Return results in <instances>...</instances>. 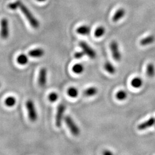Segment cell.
Here are the masks:
<instances>
[{"label": "cell", "mask_w": 155, "mask_h": 155, "mask_svg": "<svg viewBox=\"0 0 155 155\" xmlns=\"http://www.w3.org/2000/svg\"><path fill=\"white\" fill-rule=\"evenodd\" d=\"M19 8L21 9L22 13L27 18L31 25L34 28H38L40 25L38 20L35 18V17L33 16V14L28 9V8L22 4V2H20Z\"/></svg>", "instance_id": "cell-1"}, {"label": "cell", "mask_w": 155, "mask_h": 155, "mask_svg": "<svg viewBox=\"0 0 155 155\" xmlns=\"http://www.w3.org/2000/svg\"><path fill=\"white\" fill-rule=\"evenodd\" d=\"M26 107L28 111V117L30 121L35 122L38 120V113L32 100H29L26 102Z\"/></svg>", "instance_id": "cell-2"}, {"label": "cell", "mask_w": 155, "mask_h": 155, "mask_svg": "<svg viewBox=\"0 0 155 155\" xmlns=\"http://www.w3.org/2000/svg\"><path fill=\"white\" fill-rule=\"evenodd\" d=\"M64 120L67 127L70 129L71 133H72L74 136H79L81 132L80 129L76 124V123L73 120L72 118L69 116H67L64 117Z\"/></svg>", "instance_id": "cell-3"}, {"label": "cell", "mask_w": 155, "mask_h": 155, "mask_svg": "<svg viewBox=\"0 0 155 155\" xmlns=\"http://www.w3.org/2000/svg\"><path fill=\"white\" fill-rule=\"evenodd\" d=\"M66 110V106L61 104L59 105L57 107V111L56 114L55 124L57 127H61L62 121L64 118V114Z\"/></svg>", "instance_id": "cell-4"}, {"label": "cell", "mask_w": 155, "mask_h": 155, "mask_svg": "<svg viewBox=\"0 0 155 155\" xmlns=\"http://www.w3.org/2000/svg\"><path fill=\"white\" fill-rule=\"evenodd\" d=\"M1 31L0 36L4 39L8 38L9 35V22L6 18H3L1 20Z\"/></svg>", "instance_id": "cell-5"}, {"label": "cell", "mask_w": 155, "mask_h": 155, "mask_svg": "<svg viewBox=\"0 0 155 155\" xmlns=\"http://www.w3.org/2000/svg\"><path fill=\"white\" fill-rule=\"evenodd\" d=\"M110 47L114 59L116 61H120V60L121 59V55L119 50V47L117 42L116 41H111Z\"/></svg>", "instance_id": "cell-6"}, {"label": "cell", "mask_w": 155, "mask_h": 155, "mask_svg": "<svg viewBox=\"0 0 155 155\" xmlns=\"http://www.w3.org/2000/svg\"><path fill=\"white\" fill-rule=\"evenodd\" d=\"M79 46L82 48V51L84 52L85 55L88 56L91 59H95L96 57V53L94 50L90 47L84 41H81L79 43Z\"/></svg>", "instance_id": "cell-7"}, {"label": "cell", "mask_w": 155, "mask_h": 155, "mask_svg": "<svg viewBox=\"0 0 155 155\" xmlns=\"http://www.w3.org/2000/svg\"><path fill=\"white\" fill-rule=\"evenodd\" d=\"M47 70L45 68L40 69L38 78V83L40 87H45L47 83Z\"/></svg>", "instance_id": "cell-8"}, {"label": "cell", "mask_w": 155, "mask_h": 155, "mask_svg": "<svg viewBox=\"0 0 155 155\" xmlns=\"http://www.w3.org/2000/svg\"><path fill=\"white\" fill-rule=\"evenodd\" d=\"M155 124V118L154 117H151L147 121L139 124L137 129L139 130H144L148 128L153 127Z\"/></svg>", "instance_id": "cell-9"}, {"label": "cell", "mask_w": 155, "mask_h": 155, "mask_svg": "<svg viewBox=\"0 0 155 155\" xmlns=\"http://www.w3.org/2000/svg\"><path fill=\"white\" fill-rule=\"evenodd\" d=\"M155 41V36L150 35L143 39H141L140 41V44L142 46H147L149 45H152Z\"/></svg>", "instance_id": "cell-10"}, {"label": "cell", "mask_w": 155, "mask_h": 155, "mask_svg": "<svg viewBox=\"0 0 155 155\" xmlns=\"http://www.w3.org/2000/svg\"><path fill=\"white\" fill-rule=\"evenodd\" d=\"M126 11L124 8H120L117 11L112 18V20L114 22H118L125 15Z\"/></svg>", "instance_id": "cell-11"}, {"label": "cell", "mask_w": 155, "mask_h": 155, "mask_svg": "<svg viewBox=\"0 0 155 155\" xmlns=\"http://www.w3.org/2000/svg\"><path fill=\"white\" fill-rule=\"evenodd\" d=\"M45 51L41 48L31 50L28 52L29 55L32 58H41L45 55Z\"/></svg>", "instance_id": "cell-12"}, {"label": "cell", "mask_w": 155, "mask_h": 155, "mask_svg": "<svg viewBox=\"0 0 155 155\" xmlns=\"http://www.w3.org/2000/svg\"><path fill=\"white\" fill-rule=\"evenodd\" d=\"M90 32H91V28L87 25L81 26L78 27L77 29V33L81 35H84V36L88 35L89 33H90Z\"/></svg>", "instance_id": "cell-13"}, {"label": "cell", "mask_w": 155, "mask_h": 155, "mask_svg": "<svg viewBox=\"0 0 155 155\" xmlns=\"http://www.w3.org/2000/svg\"><path fill=\"white\" fill-rule=\"evenodd\" d=\"M131 85L133 87L136 89L141 88L143 85V81L141 78H134L131 81Z\"/></svg>", "instance_id": "cell-14"}, {"label": "cell", "mask_w": 155, "mask_h": 155, "mask_svg": "<svg viewBox=\"0 0 155 155\" xmlns=\"http://www.w3.org/2000/svg\"><path fill=\"white\" fill-rule=\"evenodd\" d=\"M98 93V89L95 87H90L83 91V95L86 97H93Z\"/></svg>", "instance_id": "cell-15"}, {"label": "cell", "mask_w": 155, "mask_h": 155, "mask_svg": "<svg viewBox=\"0 0 155 155\" xmlns=\"http://www.w3.org/2000/svg\"><path fill=\"white\" fill-rule=\"evenodd\" d=\"M147 74L148 77L153 78L155 75V66L153 63H149L147 66Z\"/></svg>", "instance_id": "cell-16"}, {"label": "cell", "mask_w": 155, "mask_h": 155, "mask_svg": "<svg viewBox=\"0 0 155 155\" xmlns=\"http://www.w3.org/2000/svg\"><path fill=\"white\" fill-rule=\"evenodd\" d=\"M105 70L110 74H114L116 72V69L110 61H106L104 65Z\"/></svg>", "instance_id": "cell-17"}, {"label": "cell", "mask_w": 155, "mask_h": 155, "mask_svg": "<svg viewBox=\"0 0 155 155\" xmlns=\"http://www.w3.org/2000/svg\"><path fill=\"white\" fill-rule=\"evenodd\" d=\"M17 61L21 65H25L28 63V56L25 54H20V55L18 56L17 58Z\"/></svg>", "instance_id": "cell-18"}, {"label": "cell", "mask_w": 155, "mask_h": 155, "mask_svg": "<svg viewBox=\"0 0 155 155\" xmlns=\"http://www.w3.org/2000/svg\"><path fill=\"white\" fill-rule=\"evenodd\" d=\"M84 70V68L83 64H80V63H78V64H75L72 67L73 72L77 74H81L83 73Z\"/></svg>", "instance_id": "cell-19"}, {"label": "cell", "mask_w": 155, "mask_h": 155, "mask_svg": "<svg viewBox=\"0 0 155 155\" xmlns=\"http://www.w3.org/2000/svg\"><path fill=\"white\" fill-rule=\"evenodd\" d=\"M16 103V100L15 97L12 96H9L7 97L5 100V105L8 107H12L15 105Z\"/></svg>", "instance_id": "cell-20"}, {"label": "cell", "mask_w": 155, "mask_h": 155, "mask_svg": "<svg viewBox=\"0 0 155 155\" xmlns=\"http://www.w3.org/2000/svg\"><path fill=\"white\" fill-rule=\"evenodd\" d=\"M68 95L73 98H77L79 95V91L78 89L74 87H71L67 90Z\"/></svg>", "instance_id": "cell-21"}, {"label": "cell", "mask_w": 155, "mask_h": 155, "mask_svg": "<svg viewBox=\"0 0 155 155\" xmlns=\"http://www.w3.org/2000/svg\"><path fill=\"white\" fill-rule=\"evenodd\" d=\"M105 31V28L102 26H100L95 29L94 35L96 38H101L104 35Z\"/></svg>", "instance_id": "cell-22"}, {"label": "cell", "mask_w": 155, "mask_h": 155, "mask_svg": "<svg viewBox=\"0 0 155 155\" xmlns=\"http://www.w3.org/2000/svg\"><path fill=\"white\" fill-rule=\"evenodd\" d=\"M116 97L117 99L119 101H124L127 98V93L124 90H120L117 93Z\"/></svg>", "instance_id": "cell-23"}, {"label": "cell", "mask_w": 155, "mask_h": 155, "mask_svg": "<svg viewBox=\"0 0 155 155\" xmlns=\"http://www.w3.org/2000/svg\"><path fill=\"white\" fill-rule=\"evenodd\" d=\"M59 98V95L55 92H52L48 95V100L51 102H55Z\"/></svg>", "instance_id": "cell-24"}, {"label": "cell", "mask_w": 155, "mask_h": 155, "mask_svg": "<svg viewBox=\"0 0 155 155\" xmlns=\"http://www.w3.org/2000/svg\"><path fill=\"white\" fill-rule=\"evenodd\" d=\"M21 2V1L18 0V1H17L15 2L10 3L9 4H8V8L10 9H12V10H16L17 8H19Z\"/></svg>", "instance_id": "cell-25"}, {"label": "cell", "mask_w": 155, "mask_h": 155, "mask_svg": "<svg viewBox=\"0 0 155 155\" xmlns=\"http://www.w3.org/2000/svg\"><path fill=\"white\" fill-rule=\"evenodd\" d=\"M84 55H85V54H84V52H83V51H79V52H77L76 53H75L74 57L76 59H79L82 58Z\"/></svg>", "instance_id": "cell-26"}, {"label": "cell", "mask_w": 155, "mask_h": 155, "mask_svg": "<svg viewBox=\"0 0 155 155\" xmlns=\"http://www.w3.org/2000/svg\"><path fill=\"white\" fill-rule=\"evenodd\" d=\"M102 155H114L113 152H112L110 150H106L103 151Z\"/></svg>", "instance_id": "cell-27"}, {"label": "cell", "mask_w": 155, "mask_h": 155, "mask_svg": "<svg viewBox=\"0 0 155 155\" xmlns=\"http://www.w3.org/2000/svg\"><path fill=\"white\" fill-rule=\"evenodd\" d=\"M37 1H39V2H45L46 0H37Z\"/></svg>", "instance_id": "cell-28"}, {"label": "cell", "mask_w": 155, "mask_h": 155, "mask_svg": "<svg viewBox=\"0 0 155 155\" xmlns=\"http://www.w3.org/2000/svg\"><path fill=\"white\" fill-rule=\"evenodd\" d=\"M0 86H1V83H0Z\"/></svg>", "instance_id": "cell-29"}, {"label": "cell", "mask_w": 155, "mask_h": 155, "mask_svg": "<svg viewBox=\"0 0 155 155\" xmlns=\"http://www.w3.org/2000/svg\"></svg>", "instance_id": "cell-30"}]
</instances>
